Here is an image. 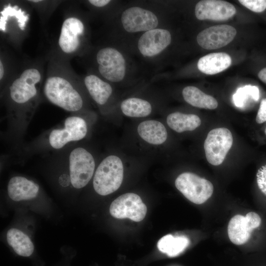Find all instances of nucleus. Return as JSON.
I'll list each match as a JSON object with an SVG mask.
<instances>
[{
	"mask_svg": "<svg viewBox=\"0 0 266 266\" xmlns=\"http://www.w3.org/2000/svg\"><path fill=\"white\" fill-rule=\"evenodd\" d=\"M260 97V92L256 86L245 85L238 88L233 96V101L235 106L243 107L249 98L258 101Z\"/></svg>",
	"mask_w": 266,
	"mask_h": 266,
	"instance_id": "obj_25",
	"label": "nucleus"
},
{
	"mask_svg": "<svg viewBox=\"0 0 266 266\" xmlns=\"http://www.w3.org/2000/svg\"><path fill=\"white\" fill-rule=\"evenodd\" d=\"M84 85L93 100L99 105L106 103L112 93V88L107 82L95 74H88L83 80Z\"/></svg>",
	"mask_w": 266,
	"mask_h": 266,
	"instance_id": "obj_18",
	"label": "nucleus"
},
{
	"mask_svg": "<svg viewBox=\"0 0 266 266\" xmlns=\"http://www.w3.org/2000/svg\"><path fill=\"white\" fill-rule=\"evenodd\" d=\"M232 64L231 57L224 52L212 53L200 58L198 68L202 73L212 75L228 68Z\"/></svg>",
	"mask_w": 266,
	"mask_h": 266,
	"instance_id": "obj_17",
	"label": "nucleus"
},
{
	"mask_svg": "<svg viewBox=\"0 0 266 266\" xmlns=\"http://www.w3.org/2000/svg\"><path fill=\"white\" fill-rule=\"evenodd\" d=\"M124 167L121 160L110 155L104 159L96 169L93 187L101 196L109 195L119 189L123 179Z\"/></svg>",
	"mask_w": 266,
	"mask_h": 266,
	"instance_id": "obj_3",
	"label": "nucleus"
},
{
	"mask_svg": "<svg viewBox=\"0 0 266 266\" xmlns=\"http://www.w3.org/2000/svg\"><path fill=\"white\" fill-rule=\"evenodd\" d=\"M233 143L231 132L222 127L211 130L204 142V149L207 162L217 166L224 161Z\"/></svg>",
	"mask_w": 266,
	"mask_h": 266,
	"instance_id": "obj_6",
	"label": "nucleus"
},
{
	"mask_svg": "<svg viewBox=\"0 0 266 266\" xmlns=\"http://www.w3.org/2000/svg\"><path fill=\"white\" fill-rule=\"evenodd\" d=\"M70 182L75 188L85 187L91 179L95 168L92 155L82 147H77L69 156Z\"/></svg>",
	"mask_w": 266,
	"mask_h": 266,
	"instance_id": "obj_5",
	"label": "nucleus"
},
{
	"mask_svg": "<svg viewBox=\"0 0 266 266\" xmlns=\"http://www.w3.org/2000/svg\"><path fill=\"white\" fill-rule=\"evenodd\" d=\"M39 186L33 181L22 176H14L9 181L7 193L14 201L28 200L37 197Z\"/></svg>",
	"mask_w": 266,
	"mask_h": 266,
	"instance_id": "obj_16",
	"label": "nucleus"
},
{
	"mask_svg": "<svg viewBox=\"0 0 266 266\" xmlns=\"http://www.w3.org/2000/svg\"><path fill=\"white\" fill-rule=\"evenodd\" d=\"M175 185L185 198L197 204L208 200L214 190L210 181L189 172L180 174L175 179Z\"/></svg>",
	"mask_w": 266,
	"mask_h": 266,
	"instance_id": "obj_4",
	"label": "nucleus"
},
{
	"mask_svg": "<svg viewBox=\"0 0 266 266\" xmlns=\"http://www.w3.org/2000/svg\"><path fill=\"white\" fill-rule=\"evenodd\" d=\"M258 77L261 81L266 84V67L263 68L259 71Z\"/></svg>",
	"mask_w": 266,
	"mask_h": 266,
	"instance_id": "obj_30",
	"label": "nucleus"
},
{
	"mask_svg": "<svg viewBox=\"0 0 266 266\" xmlns=\"http://www.w3.org/2000/svg\"><path fill=\"white\" fill-rule=\"evenodd\" d=\"M123 113L131 117H144L152 111L151 104L147 100L137 98H130L124 100L121 104Z\"/></svg>",
	"mask_w": 266,
	"mask_h": 266,
	"instance_id": "obj_24",
	"label": "nucleus"
},
{
	"mask_svg": "<svg viewBox=\"0 0 266 266\" xmlns=\"http://www.w3.org/2000/svg\"><path fill=\"white\" fill-rule=\"evenodd\" d=\"M243 6L255 12H262L266 9V0H239Z\"/></svg>",
	"mask_w": 266,
	"mask_h": 266,
	"instance_id": "obj_26",
	"label": "nucleus"
},
{
	"mask_svg": "<svg viewBox=\"0 0 266 266\" xmlns=\"http://www.w3.org/2000/svg\"><path fill=\"white\" fill-rule=\"evenodd\" d=\"M4 74H5V68H4V65L3 63V61L1 59V58H0V81H1L3 80V77H4Z\"/></svg>",
	"mask_w": 266,
	"mask_h": 266,
	"instance_id": "obj_31",
	"label": "nucleus"
},
{
	"mask_svg": "<svg viewBox=\"0 0 266 266\" xmlns=\"http://www.w3.org/2000/svg\"><path fill=\"white\" fill-rule=\"evenodd\" d=\"M195 15L200 20L224 21L232 17L236 12L231 3L220 0H203L195 7Z\"/></svg>",
	"mask_w": 266,
	"mask_h": 266,
	"instance_id": "obj_14",
	"label": "nucleus"
},
{
	"mask_svg": "<svg viewBox=\"0 0 266 266\" xmlns=\"http://www.w3.org/2000/svg\"><path fill=\"white\" fill-rule=\"evenodd\" d=\"M189 244V239L183 236L174 237L167 234L158 242V249L169 257H174L182 252Z\"/></svg>",
	"mask_w": 266,
	"mask_h": 266,
	"instance_id": "obj_23",
	"label": "nucleus"
},
{
	"mask_svg": "<svg viewBox=\"0 0 266 266\" xmlns=\"http://www.w3.org/2000/svg\"><path fill=\"white\" fill-rule=\"evenodd\" d=\"M96 61L100 74L113 82L122 81L126 74V62L122 54L116 49L106 47L96 54Z\"/></svg>",
	"mask_w": 266,
	"mask_h": 266,
	"instance_id": "obj_7",
	"label": "nucleus"
},
{
	"mask_svg": "<svg viewBox=\"0 0 266 266\" xmlns=\"http://www.w3.org/2000/svg\"><path fill=\"white\" fill-rule=\"evenodd\" d=\"M236 34V29L228 25L210 27L200 32L197 35V41L202 48L216 49L230 43Z\"/></svg>",
	"mask_w": 266,
	"mask_h": 266,
	"instance_id": "obj_13",
	"label": "nucleus"
},
{
	"mask_svg": "<svg viewBox=\"0 0 266 266\" xmlns=\"http://www.w3.org/2000/svg\"><path fill=\"white\" fill-rule=\"evenodd\" d=\"M166 123L172 130L181 133L195 130L200 126L201 121L197 115L175 112L167 116Z\"/></svg>",
	"mask_w": 266,
	"mask_h": 266,
	"instance_id": "obj_20",
	"label": "nucleus"
},
{
	"mask_svg": "<svg viewBox=\"0 0 266 266\" xmlns=\"http://www.w3.org/2000/svg\"><path fill=\"white\" fill-rule=\"evenodd\" d=\"M41 69L37 66H30L22 70L13 79L9 87L11 100L19 105H25L38 94V85L42 78Z\"/></svg>",
	"mask_w": 266,
	"mask_h": 266,
	"instance_id": "obj_2",
	"label": "nucleus"
},
{
	"mask_svg": "<svg viewBox=\"0 0 266 266\" xmlns=\"http://www.w3.org/2000/svg\"><path fill=\"white\" fill-rule=\"evenodd\" d=\"M182 96L187 103L194 107L214 109L218 105L217 100L214 97L206 94L195 86L185 87L182 91Z\"/></svg>",
	"mask_w": 266,
	"mask_h": 266,
	"instance_id": "obj_21",
	"label": "nucleus"
},
{
	"mask_svg": "<svg viewBox=\"0 0 266 266\" xmlns=\"http://www.w3.org/2000/svg\"><path fill=\"white\" fill-rule=\"evenodd\" d=\"M261 223V218L256 212H248L245 216L236 215L228 224L229 238L233 244L242 245L249 240L253 230L259 227Z\"/></svg>",
	"mask_w": 266,
	"mask_h": 266,
	"instance_id": "obj_12",
	"label": "nucleus"
},
{
	"mask_svg": "<svg viewBox=\"0 0 266 266\" xmlns=\"http://www.w3.org/2000/svg\"><path fill=\"white\" fill-rule=\"evenodd\" d=\"M87 133V124L83 118L78 116L68 117L65 121L64 128L51 131L49 136V143L53 148L59 149L69 142L83 139Z\"/></svg>",
	"mask_w": 266,
	"mask_h": 266,
	"instance_id": "obj_10",
	"label": "nucleus"
},
{
	"mask_svg": "<svg viewBox=\"0 0 266 266\" xmlns=\"http://www.w3.org/2000/svg\"><path fill=\"white\" fill-rule=\"evenodd\" d=\"M264 132H265V134L266 135V128L265 129Z\"/></svg>",
	"mask_w": 266,
	"mask_h": 266,
	"instance_id": "obj_32",
	"label": "nucleus"
},
{
	"mask_svg": "<svg viewBox=\"0 0 266 266\" xmlns=\"http://www.w3.org/2000/svg\"><path fill=\"white\" fill-rule=\"evenodd\" d=\"M57 66L48 73L43 85L45 98L52 104L69 112H76L83 105L74 76Z\"/></svg>",
	"mask_w": 266,
	"mask_h": 266,
	"instance_id": "obj_1",
	"label": "nucleus"
},
{
	"mask_svg": "<svg viewBox=\"0 0 266 266\" xmlns=\"http://www.w3.org/2000/svg\"><path fill=\"white\" fill-rule=\"evenodd\" d=\"M171 36L166 29H154L145 32L140 37L137 47L145 57H153L164 50L170 43Z\"/></svg>",
	"mask_w": 266,
	"mask_h": 266,
	"instance_id": "obj_15",
	"label": "nucleus"
},
{
	"mask_svg": "<svg viewBox=\"0 0 266 266\" xmlns=\"http://www.w3.org/2000/svg\"><path fill=\"white\" fill-rule=\"evenodd\" d=\"M121 20L124 29L131 33L154 29L159 23L158 18L154 13L137 6L125 10Z\"/></svg>",
	"mask_w": 266,
	"mask_h": 266,
	"instance_id": "obj_11",
	"label": "nucleus"
},
{
	"mask_svg": "<svg viewBox=\"0 0 266 266\" xmlns=\"http://www.w3.org/2000/svg\"><path fill=\"white\" fill-rule=\"evenodd\" d=\"M109 212L115 218H129L135 222H140L145 217L147 207L138 195L128 193L112 202Z\"/></svg>",
	"mask_w": 266,
	"mask_h": 266,
	"instance_id": "obj_8",
	"label": "nucleus"
},
{
	"mask_svg": "<svg viewBox=\"0 0 266 266\" xmlns=\"http://www.w3.org/2000/svg\"><path fill=\"white\" fill-rule=\"evenodd\" d=\"M88 2L92 5L96 7H103L110 2L109 0H89Z\"/></svg>",
	"mask_w": 266,
	"mask_h": 266,
	"instance_id": "obj_29",
	"label": "nucleus"
},
{
	"mask_svg": "<svg viewBox=\"0 0 266 266\" xmlns=\"http://www.w3.org/2000/svg\"><path fill=\"white\" fill-rule=\"evenodd\" d=\"M256 177L259 190L266 196V165L262 166L258 170Z\"/></svg>",
	"mask_w": 266,
	"mask_h": 266,
	"instance_id": "obj_27",
	"label": "nucleus"
},
{
	"mask_svg": "<svg viewBox=\"0 0 266 266\" xmlns=\"http://www.w3.org/2000/svg\"><path fill=\"white\" fill-rule=\"evenodd\" d=\"M84 31L85 25L77 16H71L66 18L62 25L58 40V46L62 53L69 56L77 54Z\"/></svg>",
	"mask_w": 266,
	"mask_h": 266,
	"instance_id": "obj_9",
	"label": "nucleus"
},
{
	"mask_svg": "<svg viewBox=\"0 0 266 266\" xmlns=\"http://www.w3.org/2000/svg\"><path fill=\"white\" fill-rule=\"evenodd\" d=\"M8 243L19 255L23 257L31 256L34 250V246L29 237L20 230L12 228L6 234Z\"/></svg>",
	"mask_w": 266,
	"mask_h": 266,
	"instance_id": "obj_22",
	"label": "nucleus"
},
{
	"mask_svg": "<svg viewBox=\"0 0 266 266\" xmlns=\"http://www.w3.org/2000/svg\"><path fill=\"white\" fill-rule=\"evenodd\" d=\"M137 133L146 142L153 145H160L167 139V133L164 125L156 120H147L140 123Z\"/></svg>",
	"mask_w": 266,
	"mask_h": 266,
	"instance_id": "obj_19",
	"label": "nucleus"
},
{
	"mask_svg": "<svg viewBox=\"0 0 266 266\" xmlns=\"http://www.w3.org/2000/svg\"><path fill=\"white\" fill-rule=\"evenodd\" d=\"M256 122L259 124L266 122V98L263 99L261 101L256 117Z\"/></svg>",
	"mask_w": 266,
	"mask_h": 266,
	"instance_id": "obj_28",
	"label": "nucleus"
}]
</instances>
